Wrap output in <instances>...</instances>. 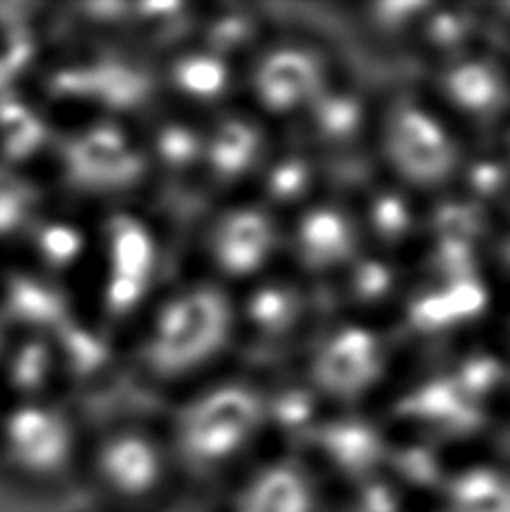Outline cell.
I'll use <instances>...</instances> for the list:
<instances>
[{
  "label": "cell",
  "mask_w": 510,
  "mask_h": 512,
  "mask_svg": "<svg viewBox=\"0 0 510 512\" xmlns=\"http://www.w3.org/2000/svg\"><path fill=\"white\" fill-rule=\"evenodd\" d=\"M268 418L266 400L245 384L205 391L178 420V452L200 472L218 470L245 452Z\"/></svg>",
  "instance_id": "6da1fadb"
},
{
  "label": "cell",
  "mask_w": 510,
  "mask_h": 512,
  "mask_svg": "<svg viewBox=\"0 0 510 512\" xmlns=\"http://www.w3.org/2000/svg\"><path fill=\"white\" fill-rule=\"evenodd\" d=\"M232 306L221 290L196 286L160 308L149 337L147 360L162 376H180L203 367L227 344Z\"/></svg>",
  "instance_id": "7a4b0ae2"
},
{
  "label": "cell",
  "mask_w": 510,
  "mask_h": 512,
  "mask_svg": "<svg viewBox=\"0 0 510 512\" xmlns=\"http://www.w3.org/2000/svg\"><path fill=\"white\" fill-rule=\"evenodd\" d=\"M385 153L391 167L416 187H439L457 171L459 151L452 133L425 106L403 102L385 122Z\"/></svg>",
  "instance_id": "3957f363"
},
{
  "label": "cell",
  "mask_w": 510,
  "mask_h": 512,
  "mask_svg": "<svg viewBox=\"0 0 510 512\" xmlns=\"http://www.w3.org/2000/svg\"><path fill=\"white\" fill-rule=\"evenodd\" d=\"M385 371V344L364 326H342L322 342L313 360L317 389L333 398H358Z\"/></svg>",
  "instance_id": "277c9868"
},
{
  "label": "cell",
  "mask_w": 510,
  "mask_h": 512,
  "mask_svg": "<svg viewBox=\"0 0 510 512\" xmlns=\"http://www.w3.org/2000/svg\"><path fill=\"white\" fill-rule=\"evenodd\" d=\"M326 86V70L315 52L281 45L263 54L252 72V90L268 113L311 111Z\"/></svg>",
  "instance_id": "5b68a950"
},
{
  "label": "cell",
  "mask_w": 510,
  "mask_h": 512,
  "mask_svg": "<svg viewBox=\"0 0 510 512\" xmlns=\"http://www.w3.org/2000/svg\"><path fill=\"white\" fill-rule=\"evenodd\" d=\"M68 178L86 189H117L138 180L144 171L140 153L126 149L117 126L102 124L75 137L63 149Z\"/></svg>",
  "instance_id": "8992f818"
},
{
  "label": "cell",
  "mask_w": 510,
  "mask_h": 512,
  "mask_svg": "<svg viewBox=\"0 0 510 512\" xmlns=\"http://www.w3.org/2000/svg\"><path fill=\"white\" fill-rule=\"evenodd\" d=\"M97 474L108 495L124 504H144L162 486L165 461L144 436L122 434L108 441L97 456Z\"/></svg>",
  "instance_id": "52a82bcc"
},
{
  "label": "cell",
  "mask_w": 510,
  "mask_h": 512,
  "mask_svg": "<svg viewBox=\"0 0 510 512\" xmlns=\"http://www.w3.org/2000/svg\"><path fill=\"white\" fill-rule=\"evenodd\" d=\"M277 230L268 212L239 207L227 212L212 232V256L227 277H252L275 254Z\"/></svg>",
  "instance_id": "ba28073f"
},
{
  "label": "cell",
  "mask_w": 510,
  "mask_h": 512,
  "mask_svg": "<svg viewBox=\"0 0 510 512\" xmlns=\"http://www.w3.org/2000/svg\"><path fill=\"white\" fill-rule=\"evenodd\" d=\"M7 445L18 468L50 477L66 468L72 454L68 425L54 411L23 407L7 423Z\"/></svg>",
  "instance_id": "9c48e42d"
},
{
  "label": "cell",
  "mask_w": 510,
  "mask_h": 512,
  "mask_svg": "<svg viewBox=\"0 0 510 512\" xmlns=\"http://www.w3.org/2000/svg\"><path fill=\"white\" fill-rule=\"evenodd\" d=\"M317 483L304 465L272 461L254 470L236 490L230 512H320Z\"/></svg>",
  "instance_id": "30bf717a"
},
{
  "label": "cell",
  "mask_w": 510,
  "mask_h": 512,
  "mask_svg": "<svg viewBox=\"0 0 510 512\" xmlns=\"http://www.w3.org/2000/svg\"><path fill=\"white\" fill-rule=\"evenodd\" d=\"M299 261L313 272H329L355 261L358 234L351 218L335 207H313L299 218L295 230Z\"/></svg>",
  "instance_id": "8fae6325"
},
{
  "label": "cell",
  "mask_w": 510,
  "mask_h": 512,
  "mask_svg": "<svg viewBox=\"0 0 510 512\" xmlns=\"http://www.w3.org/2000/svg\"><path fill=\"white\" fill-rule=\"evenodd\" d=\"M441 88L448 102L470 117H493L508 99V84L495 63L477 57L452 61L441 77Z\"/></svg>",
  "instance_id": "7c38bea8"
},
{
  "label": "cell",
  "mask_w": 510,
  "mask_h": 512,
  "mask_svg": "<svg viewBox=\"0 0 510 512\" xmlns=\"http://www.w3.org/2000/svg\"><path fill=\"white\" fill-rule=\"evenodd\" d=\"M54 93L90 97L113 108L138 106L149 95V79L140 70L117 61L63 70L54 77Z\"/></svg>",
  "instance_id": "4fadbf2b"
},
{
  "label": "cell",
  "mask_w": 510,
  "mask_h": 512,
  "mask_svg": "<svg viewBox=\"0 0 510 512\" xmlns=\"http://www.w3.org/2000/svg\"><path fill=\"white\" fill-rule=\"evenodd\" d=\"M441 512H510V470L472 463L450 472L441 490Z\"/></svg>",
  "instance_id": "5bb4252c"
},
{
  "label": "cell",
  "mask_w": 510,
  "mask_h": 512,
  "mask_svg": "<svg viewBox=\"0 0 510 512\" xmlns=\"http://www.w3.org/2000/svg\"><path fill=\"white\" fill-rule=\"evenodd\" d=\"M203 155L221 182H236L250 176L263 158L261 128L243 117H230L209 135Z\"/></svg>",
  "instance_id": "9a60e30c"
},
{
  "label": "cell",
  "mask_w": 510,
  "mask_h": 512,
  "mask_svg": "<svg viewBox=\"0 0 510 512\" xmlns=\"http://www.w3.org/2000/svg\"><path fill=\"white\" fill-rule=\"evenodd\" d=\"M322 447L331 468L349 479L351 486L380 474V465L387 456L376 432L355 423H340L326 429Z\"/></svg>",
  "instance_id": "2e32d148"
},
{
  "label": "cell",
  "mask_w": 510,
  "mask_h": 512,
  "mask_svg": "<svg viewBox=\"0 0 510 512\" xmlns=\"http://www.w3.org/2000/svg\"><path fill=\"white\" fill-rule=\"evenodd\" d=\"M108 256L111 279H129L147 283L153 272V241L140 221L131 216H115L108 223Z\"/></svg>",
  "instance_id": "e0dca14e"
},
{
  "label": "cell",
  "mask_w": 510,
  "mask_h": 512,
  "mask_svg": "<svg viewBox=\"0 0 510 512\" xmlns=\"http://www.w3.org/2000/svg\"><path fill=\"white\" fill-rule=\"evenodd\" d=\"M7 310L23 324L59 326L66 322V301L59 292L23 274L7 283Z\"/></svg>",
  "instance_id": "ac0fdd59"
},
{
  "label": "cell",
  "mask_w": 510,
  "mask_h": 512,
  "mask_svg": "<svg viewBox=\"0 0 510 512\" xmlns=\"http://www.w3.org/2000/svg\"><path fill=\"white\" fill-rule=\"evenodd\" d=\"M308 115L313 117L315 133L326 144H349L362 131V104L349 90L326 88Z\"/></svg>",
  "instance_id": "d6986e66"
},
{
  "label": "cell",
  "mask_w": 510,
  "mask_h": 512,
  "mask_svg": "<svg viewBox=\"0 0 510 512\" xmlns=\"http://www.w3.org/2000/svg\"><path fill=\"white\" fill-rule=\"evenodd\" d=\"M302 301L288 283H266L252 292L248 301L250 324L263 335H284L297 324Z\"/></svg>",
  "instance_id": "ffe728a7"
},
{
  "label": "cell",
  "mask_w": 510,
  "mask_h": 512,
  "mask_svg": "<svg viewBox=\"0 0 510 512\" xmlns=\"http://www.w3.org/2000/svg\"><path fill=\"white\" fill-rule=\"evenodd\" d=\"M173 81L185 95L209 102L221 97L230 86V68L221 54L194 52L173 66Z\"/></svg>",
  "instance_id": "44dd1931"
},
{
  "label": "cell",
  "mask_w": 510,
  "mask_h": 512,
  "mask_svg": "<svg viewBox=\"0 0 510 512\" xmlns=\"http://www.w3.org/2000/svg\"><path fill=\"white\" fill-rule=\"evenodd\" d=\"M266 194L277 205H295L297 200L308 196L313 187V164L304 155H281L268 167Z\"/></svg>",
  "instance_id": "7402d4cb"
},
{
  "label": "cell",
  "mask_w": 510,
  "mask_h": 512,
  "mask_svg": "<svg viewBox=\"0 0 510 512\" xmlns=\"http://www.w3.org/2000/svg\"><path fill=\"white\" fill-rule=\"evenodd\" d=\"M0 133H3V146L12 158H25L43 142L41 120L16 102V99H0Z\"/></svg>",
  "instance_id": "603a6c76"
},
{
  "label": "cell",
  "mask_w": 510,
  "mask_h": 512,
  "mask_svg": "<svg viewBox=\"0 0 510 512\" xmlns=\"http://www.w3.org/2000/svg\"><path fill=\"white\" fill-rule=\"evenodd\" d=\"M412 209H409L407 200L391 191H382L369 205V223L371 230L387 243H398L412 232Z\"/></svg>",
  "instance_id": "cb8c5ba5"
},
{
  "label": "cell",
  "mask_w": 510,
  "mask_h": 512,
  "mask_svg": "<svg viewBox=\"0 0 510 512\" xmlns=\"http://www.w3.org/2000/svg\"><path fill=\"white\" fill-rule=\"evenodd\" d=\"M349 512H409L407 492L391 477H369L353 486Z\"/></svg>",
  "instance_id": "d4e9b609"
},
{
  "label": "cell",
  "mask_w": 510,
  "mask_h": 512,
  "mask_svg": "<svg viewBox=\"0 0 510 512\" xmlns=\"http://www.w3.org/2000/svg\"><path fill=\"white\" fill-rule=\"evenodd\" d=\"M351 292L362 304H378L394 290L396 274L385 261L364 259L351 263Z\"/></svg>",
  "instance_id": "484cf974"
},
{
  "label": "cell",
  "mask_w": 510,
  "mask_h": 512,
  "mask_svg": "<svg viewBox=\"0 0 510 512\" xmlns=\"http://www.w3.org/2000/svg\"><path fill=\"white\" fill-rule=\"evenodd\" d=\"M36 243H39L43 259L50 265H57V268L72 263L84 250V236H81V232L75 230V227L59 223L45 225L39 236H36Z\"/></svg>",
  "instance_id": "4316f807"
},
{
  "label": "cell",
  "mask_w": 510,
  "mask_h": 512,
  "mask_svg": "<svg viewBox=\"0 0 510 512\" xmlns=\"http://www.w3.org/2000/svg\"><path fill=\"white\" fill-rule=\"evenodd\" d=\"M158 153L171 167H187L205 153V142L182 124H169L158 135Z\"/></svg>",
  "instance_id": "83f0119b"
},
{
  "label": "cell",
  "mask_w": 510,
  "mask_h": 512,
  "mask_svg": "<svg viewBox=\"0 0 510 512\" xmlns=\"http://www.w3.org/2000/svg\"><path fill=\"white\" fill-rule=\"evenodd\" d=\"M52 355L50 349L43 342H30L25 344L21 351L16 353L12 362V382L16 389L32 391L39 389L48 378Z\"/></svg>",
  "instance_id": "f1b7e54d"
},
{
  "label": "cell",
  "mask_w": 510,
  "mask_h": 512,
  "mask_svg": "<svg viewBox=\"0 0 510 512\" xmlns=\"http://www.w3.org/2000/svg\"><path fill=\"white\" fill-rule=\"evenodd\" d=\"M57 331L61 333L63 349H66L72 367H75L77 371H90L102 364L106 349H104V344L97 342L93 335H88L86 331H81V328H77L75 324H70L68 319L57 326Z\"/></svg>",
  "instance_id": "f546056e"
},
{
  "label": "cell",
  "mask_w": 510,
  "mask_h": 512,
  "mask_svg": "<svg viewBox=\"0 0 510 512\" xmlns=\"http://www.w3.org/2000/svg\"><path fill=\"white\" fill-rule=\"evenodd\" d=\"M32 194L23 182L0 176V234L14 232L25 221Z\"/></svg>",
  "instance_id": "4dcf8cb0"
},
{
  "label": "cell",
  "mask_w": 510,
  "mask_h": 512,
  "mask_svg": "<svg viewBox=\"0 0 510 512\" xmlns=\"http://www.w3.org/2000/svg\"><path fill=\"white\" fill-rule=\"evenodd\" d=\"M250 34H252V25L248 18H241V16L221 18V21H218L212 30L214 52L223 57V52L234 50V48H239V45L248 43Z\"/></svg>",
  "instance_id": "1f68e13d"
},
{
  "label": "cell",
  "mask_w": 510,
  "mask_h": 512,
  "mask_svg": "<svg viewBox=\"0 0 510 512\" xmlns=\"http://www.w3.org/2000/svg\"><path fill=\"white\" fill-rule=\"evenodd\" d=\"M468 34V18L443 14L439 18H430V39L441 48H454L463 43V36Z\"/></svg>",
  "instance_id": "d6a6232c"
},
{
  "label": "cell",
  "mask_w": 510,
  "mask_h": 512,
  "mask_svg": "<svg viewBox=\"0 0 510 512\" xmlns=\"http://www.w3.org/2000/svg\"><path fill=\"white\" fill-rule=\"evenodd\" d=\"M308 411H311V405H308V396H304V393L290 391V393H284L277 402L279 420L290 427L302 425L308 418Z\"/></svg>",
  "instance_id": "836d02e7"
},
{
  "label": "cell",
  "mask_w": 510,
  "mask_h": 512,
  "mask_svg": "<svg viewBox=\"0 0 510 512\" xmlns=\"http://www.w3.org/2000/svg\"><path fill=\"white\" fill-rule=\"evenodd\" d=\"M156 512H209V510H205L203 506H198V504H187V501H182V504H169V506L160 508Z\"/></svg>",
  "instance_id": "e575fe53"
},
{
  "label": "cell",
  "mask_w": 510,
  "mask_h": 512,
  "mask_svg": "<svg viewBox=\"0 0 510 512\" xmlns=\"http://www.w3.org/2000/svg\"><path fill=\"white\" fill-rule=\"evenodd\" d=\"M9 75H12V72H9V70L5 68V63L0 61V88L5 86V81H7V77H9Z\"/></svg>",
  "instance_id": "d590c367"
}]
</instances>
